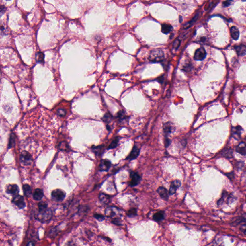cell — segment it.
I'll use <instances>...</instances> for the list:
<instances>
[{
	"instance_id": "cell-1",
	"label": "cell",
	"mask_w": 246,
	"mask_h": 246,
	"mask_svg": "<svg viewBox=\"0 0 246 246\" xmlns=\"http://www.w3.org/2000/svg\"><path fill=\"white\" fill-rule=\"evenodd\" d=\"M164 58V53L160 49L151 50L149 56V59L153 62H161L163 61Z\"/></svg>"
},
{
	"instance_id": "cell-2",
	"label": "cell",
	"mask_w": 246,
	"mask_h": 246,
	"mask_svg": "<svg viewBox=\"0 0 246 246\" xmlns=\"http://www.w3.org/2000/svg\"><path fill=\"white\" fill-rule=\"evenodd\" d=\"M105 214L106 216L113 218V219H119L121 217L122 211L118 208L111 206L105 210Z\"/></svg>"
},
{
	"instance_id": "cell-3",
	"label": "cell",
	"mask_w": 246,
	"mask_h": 246,
	"mask_svg": "<svg viewBox=\"0 0 246 246\" xmlns=\"http://www.w3.org/2000/svg\"><path fill=\"white\" fill-rule=\"evenodd\" d=\"M52 216V210L50 209H47V210L43 213H39L36 216V218L40 222L43 223L49 222L50 221Z\"/></svg>"
},
{
	"instance_id": "cell-4",
	"label": "cell",
	"mask_w": 246,
	"mask_h": 246,
	"mask_svg": "<svg viewBox=\"0 0 246 246\" xmlns=\"http://www.w3.org/2000/svg\"><path fill=\"white\" fill-rule=\"evenodd\" d=\"M20 161L25 166L31 165L32 162V157L31 154L26 151H23L20 156Z\"/></svg>"
},
{
	"instance_id": "cell-5",
	"label": "cell",
	"mask_w": 246,
	"mask_h": 246,
	"mask_svg": "<svg viewBox=\"0 0 246 246\" xmlns=\"http://www.w3.org/2000/svg\"><path fill=\"white\" fill-rule=\"evenodd\" d=\"M65 197V193L62 190L57 189L52 191V198L53 200L56 202H61L64 200Z\"/></svg>"
},
{
	"instance_id": "cell-6",
	"label": "cell",
	"mask_w": 246,
	"mask_h": 246,
	"mask_svg": "<svg viewBox=\"0 0 246 246\" xmlns=\"http://www.w3.org/2000/svg\"><path fill=\"white\" fill-rule=\"evenodd\" d=\"M12 202L19 209H23L25 207L26 203L24 198L21 195H17L15 196L13 199Z\"/></svg>"
},
{
	"instance_id": "cell-7",
	"label": "cell",
	"mask_w": 246,
	"mask_h": 246,
	"mask_svg": "<svg viewBox=\"0 0 246 246\" xmlns=\"http://www.w3.org/2000/svg\"><path fill=\"white\" fill-rule=\"evenodd\" d=\"M206 55L207 54L204 48L200 47L196 50L194 59L196 61H202L206 57Z\"/></svg>"
},
{
	"instance_id": "cell-8",
	"label": "cell",
	"mask_w": 246,
	"mask_h": 246,
	"mask_svg": "<svg viewBox=\"0 0 246 246\" xmlns=\"http://www.w3.org/2000/svg\"><path fill=\"white\" fill-rule=\"evenodd\" d=\"M131 180L130 185L134 187L139 184L141 180L140 176L136 172H132L130 174Z\"/></svg>"
},
{
	"instance_id": "cell-9",
	"label": "cell",
	"mask_w": 246,
	"mask_h": 246,
	"mask_svg": "<svg viewBox=\"0 0 246 246\" xmlns=\"http://www.w3.org/2000/svg\"><path fill=\"white\" fill-rule=\"evenodd\" d=\"M19 192V188L18 186L15 184L9 185L6 188V192L9 194L12 195L13 196L17 195Z\"/></svg>"
},
{
	"instance_id": "cell-10",
	"label": "cell",
	"mask_w": 246,
	"mask_h": 246,
	"mask_svg": "<svg viewBox=\"0 0 246 246\" xmlns=\"http://www.w3.org/2000/svg\"><path fill=\"white\" fill-rule=\"evenodd\" d=\"M140 150L136 146H134L132 151L126 158V160H127L131 161L134 159H136L139 154Z\"/></svg>"
},
{
	"instance_id": "cell-11",
	"label": "cell",
	"mask_w": 246,
	"mask_h": 246,
	"mask_svg": "<svg viewBox=\"0 0 246 246\" xmlns=\"http://www.w3.org/2000/svg\"><path fill=\"white\" fill-rule=\"evenodd\" d=\"M181 185V182L179 180H175V181H173L171 183L170 190H169L170 195H173L175 194L177 190L180 187Z\"/></svg>"
},
{
	"instance_id": "cell-12",
	"label": "cell",
	"mask_w": 246,
	"mask_h": 246,
	"mask_svg": "<svg viewBox=\"0 0 246 246\" xmlns=\"http://www.w3.org/2000/svg\"><path fill=\"white\" fill-rule=\"evenodd\" d=\"M157 192L158 193L161 198L163 199V200H168L170 194L166 188L163 187H159L157 190Z\"/></svg>"
},
{
	"instance_id": "cell-13",
	"label": "cell",
	"mask_w": 246,
	"mask_h": 246,
	"mask_svg": "<svg viewBox=\"0 0 246 246\" xmlns=\"http://www.w3.org/2000/svg\"><path fill=\"white\" fill-rule=\"evenodd\" d=\"M111 163L109 161L106 159H104L101 161L99 165V170L101 171H108L110 169Z\"/></svg>"
},
{
	"instance_id": "cell-14",
	"label": "cell",
	"mask_w": 246,
	"mask_h": 246,
	"mask_svg": "<svg viewBox=\"0 0 246 246\" xmlns=\"http://www.w3.org/2000/svg\"><path fill=\"white\" fill-rule=\"evenodd\" d=\"M236 151L243 155H246V144L241 142L236 147Z\"/></svg>"
},
{
	"instance_id": "cell-15",
	"label": "cell",
	"mask_w": 246,
	"mask_h": 246,
	"mask_svg": "<svg viewBox=\"0 0 246 246\" xmlns=\"http://www.w3.org/2000/svg\"><path fill=\"white\" fill-rule=\"evenodd\" d=\"M241 130L242 128L240 126H237L233 128L232 129V136L235 139H239L240 138Z\"/></svg>"
},
{
	"instance_id": "cell-16",
	"label": "cell",
	"mask_w": 246,
	"mask_h": 246,
	"mask_svg": "<svg viewBox=\"0 0 246 246\" xmlns=\"http://www.w3.org/2000/svg\"><path fill=\"white\" fill-rule=\"evenodd\" d=\"M163 128L164 133L166 136L169 135V134H170L171 132H172L173 129V126L170 122H167V123H165L163 125Z\"/></svg>"
},
{
	"instance_id": "cell-17",
	"label": "cell",
	"mask_w": 246,
	"mask_h": 246,
	"mask_svg": "<svg viewBox=\"0 0 246 246\" xmlns=\"http://www.w3.org/2000/svg\"><path fill=\"white\" fill-rule=\"evenodd\" d=\"M235 50L239 56H244L246 54V46L244 45H240L235 47Z\"/></svg>"
},
{
	"instance_id": "cell-18",
	"label": "cell",
	"mask_w": 246,
	"mask_h": 246,
	"mask_svg": "<svg viewBox=\"0 0 246 246\" xmlns=\"http://www.w3.org/2000/svg\"><path fill=\"white\" fill-rule=\"evenodd\" d=\"M43 197V192L40 188H37L35 190L33 193V198L35 200L39 201L42 199Z\"/></svg>"
},
{
	"instance_id": "cell-19",
	"label": "cell",
	"mask_w": 246,
	"mask_h": 246,
	"mask_svg": "<svg viewBox=\"0 0 246 246\" xmlns=\"http://www.w3.org/2000/svg\"><path fill=\"white\" fill-rule=\"evenodd\" d=\"M230 34L232 38L234 40H237L239 39V31L237 27L234 26L231 27V28H230Z\"/></svg>"
},
{
	"instance_id": "cell-20",
	"label": "cell",
	"mask_w": 246,
	"mask_h": 246,
	"mask_svg": "<svg viewBox=\"0 0 246 246\" xmlns=\"http://www.w3.org/2000/svg\"><path fill=\"white\" fill-rule=\"evenodd\" d=\"M99 199L102 203L107 204L110 202L111 197L108 195L105 194L104 193H101L99 195Z\"/></svg>"
},
{
	"instance_id": "cell-21",
	"label": "cell",
	"mask_w": 246,
	"mask_h": 246,
	"mask_svg": "<svg viewBox=\"0 0 246 246\" xmlns=\"http://www.w3.org/2000/svg\"><path fill=\"white\" fill-rule=\"evenodd\" d=\"M173 28L172 25L169 24H163L162 26V32L164 34H167L172 31Z\"/></svg>"
},
{
	"instance_id": "cell-22",
	"label": "cell",
	"mask_w": 246,
	"mask_h": 246,
	"mask_svg": "<svg viewBox=\"0 0 246 246\" xmlns=\"http://www.w3.org/2000/svg\"><path fill=\"white\" fill-rule=\"evenodd\" d=\"M47 203L45 202H40L38 204L39 213H43L47 210Z\"/></svg>"
},
{
	"instance_id": "cell-23",
	"label": "cell",
	"mask_w": 246,
	"mask_h": 246,
	"mask_svg": "<svg viewBox=\"0 0 246 246\" xmlns=\"http://www.w3.org/2000/svg\"><path fill=\"white\" fill-rule=\"evenodd\" d=\"M23 190L24 191V194L27 197H30L32 193V189L30 185L28 184L24 185L23 186Z\"/></svg>"
},
{
	"instance_id": "cell-24",
	"label": "cell",
	"mask_w": 246,
	"mask_h": 246,
	"mask_svg": "<svg viewBox=\"0 0 246 246\" xmlns=\"http://www.w3.org/2000/svg\"><path fill=\"white\" fill-rule=\"evenodd\" d=\"M199 16V14L196 15L194 18L192 19L190 21H188V22L186 23L185 24L183 25V27L185 29H187V28H190V27H191V26L193 25V24H194L195 21L197 19L198 17Z\"/></svg>"
},
{
	"instance_id": "cell-25",
	"label": "cell",
	"mask_w": 246,
	"mask_h": 246,
	"mask_svg": "<svg viewBox=\"0 0 246 246\" xmlns=\"http://www.w3.org/2000/svg\"><path fill=\"white\" fill-rule=\"evenodd\" d=\"M164 218V213L163 212H159L154 214L153 219L156 221H160Z\"/></svg>"
},
{
	"instance_id": "cell-26",
	"label": "cell",
	"mask_w": 246,
	"mask_h": 246,
	"mask_svg": "<svg viewBox=\"0 0 246 246\" xmlns=\"http://www.w3.org/2000/svg\"><path fill=\"white\" fill-rule=\"evenodd\" d=\"M36 60L37 62L40 64L44 63V55L41 52H38L36 54Z\"/></svg>"
},
{
	"instance_id": "cell-27",
	"label": "cell",
	"mask_w": 246,
	"mask_h": 246,
	"mask_svg": "<svg viewBox=\"0 0 246 246\" xmlns=\"http://www.w3.org/2000/svg\"><path fill=\"white\" fill-rule=\"evenodd\" d=\"M232 153H233L232 150L231 149H224L222 151V155L224 157H227V158L232 157Z\"/></svg>"
},
{
	"instance_id": "cell-28",
	"label": "cell",
	"mask_w": 246,
	"mask_h": 246,
	"mask_svg": "<svg viewBox=\"0 0 246 246\" xmlns=\"http://www.w3.org/2000/svg\"><path fill=\"white\" fill-rule=\"evenodd\" d=\"M103 146H99L97 147H95V148H93V151L94 153H95L97 155H101L103 151Z\"/></svg>"
},
{
	"instance_id": "cell-29",
	"label": "cell",
	"mask_w": 246,
	"mask_h": 246,
	"mask_svg": "<svg viewBox=\"0 0 246 246\" xmlns=\"http://www.w3.org/2000/svg\"><path fill=\"white\" fill-rule=\"evenodd\" d=\"M119 139L118 138H116V139H114L111 143L110 144L109 146L108 147V149H111L115 148L116 147L118 143Z\"/></svg>"
},
{
	"instance_id": "cell-30",
	"label": "cell",
	"mask_w": 246,
	"mask_h": 246,
	"mask_svg": "<svg viewBox=\"0 0 246 246\" xmlns=\"http://www.w3.org/2000/svg\"><path fill=\"white\" fill-rule=\"evenodd\" d=\"M112 118L113 117L110 114H106L105 116H104L103 120L106 123H109L111 121Z\"/></svg>"
},
{
	"instance_id": "cell-31",
	"label": "cell",
	"mask_w": 246,
	"mask_h": 246,
	"mask_svg": "<svg viewBox=\"0 0 246 246\" xmlns=\"http://www.w3.org/2000/svg\"><path fill=\"white\" fill-rule=\"evenodd\" d=\"M181 44V41L179 39H177L175 40V42H173V47L174 49L175 50L178 49V48L179 47Z\"/></svg>"
},
{
	"instance_id": "cell-32",
	"label": "cell",
	"mask_w": 246,
	"mask_h": 246,
	"mask_svg": "<svg viewBox=\"0 0 246 246\" xmlns=\"http://www.w3.org/2000/svg\"><path fill=\"white\" fill-rule=\"evenodd\" d=\"M117 117L120 120H122L123 119L125 118V117H126L125 111H123V110H121V111H120L119 112L118 114H117Z\"/></svg>"
},
{
	"instance_id": "cell-33",
	"label": "cell",
	"mask_w": 246,
	"mask_h": 246,
	"mask_svg": "<svg viewBox=\"0 0 246 246\" xmlns=\"http://www.w3.org/2000/svg\"><path fill=\"white\" fill-rule=\"evenodd\" d=\"M136 215V209H132L128 212V215L129 217H134Z\"/></svg>"
},
{
	"instance_id": "cell-34",
	"label": "cell",
	"mask_w": 246,
	"mask_h": 246,
	"mask_svg": "<svg viewBox=\"0 0 246 246\" xmlns=\"http://www.w3.org/2000/svg\"><path fill=\"white\" fill-rule=\"evenodd\" d=\"M57 114L60 116H64L66 114V111L64 109H59L57 111Z\"/></svg>"
},
{
	"instance_id": "cell-35",
	"label": "cell",
	"mask_w": 246,
	"mask_h": 246,
	"mask_svg": "<svg viewBox=\"0 0 246 246\" xmlns=\"http://www.w3.org/2000/svg\"><path fill=\"white\" fill-rule=\"evenodd\" d=\"M15 143V137L13 136V134H12L11 136L10 140V142H9V147H11L14 145Z\"/></svg>"
},
{
	"instance_id": "cell-36",
	"label": "cell",
	"mask_w": 246,
	"mask_h": 246,
	"mask_svg": "<svg viewBox=\"0 0 246 246\" xmlns=\"http://www.w3.org/2000/svg\"><path fill=\"white\" fill-rule=\"evenodd\" d=\"M94 217L95 218H96L99 221H103L104 219V217L103 215L98 214H95L94 215Z\"/></svg>"
},
{
	"instance_id": "cell-37",
	"label": "cell",
	"mask_w": 246,
	"mask_h": 246,
	"mask_svg": "<svg viewBox=\"0 0 246 246\" xmlns=\"http://www.w3.org/2000/svg\"><path fill=\"white\" fill-rule=\"evenodd\" d=\"M231 1H225L223 3V5H224V6L227 7V6H228L229 5H231Z\"/></svg>"
},
{
	"instance_id": "cell-38",
	"label": "cell",
	"mask_w": 246,
	"mask_h": 246,
	"mask_svg": "<svg viewBox=\"0 0 246 246\" xmlns=\"http://www.w3.org/2000/svg\"><path fill=\"white\" fill-rule=\"evenodd\" d=\"M170 143L171 141L169 139H168V138L165 139V147H168L170 144Z\"/></svg>"
},
{
	"instance_id": "cell-39",
	"label": "cell",
	"mask_w": 246,
	"mask_h": 246,
	"mask_svg": "<svg viewBox=\"0 0 246 246\" xmlns=\"http://www.w3.org/2000/svg\"><path fill=\"white\" fill-rule=\"evenodd\" d=\"M240 230L241 231L243 232L244 233V232L246 231V224H244V225H242L241 227H240Z\"/></svg>"
},
{
	"instance_id": "cell-40",
	"label": "cell",
	"mask_w": 246,
	"mask_h": 246,
	"mask_svg": "<svg viewBox=\"0 0 246 246\" xmlns=\"http://www.w3.org/2000/svg\"><path fill=\"white\" fill-rule=\"evenodd\" d=\"M0 9H1V10H0V11H1V15H2V13H3V12H5V6H3V5H2V6H1V8H0Z\"/></svg>"
},
{
	"instance_id": "cell-41",
	"label": "cell",
	"mask_w": 246,
	"mask_h": 246,
	"mask_svg": "<svg viewBox=\"0 0 246 246\" xmlns=\"http://www.w3.org/2000/svg\"><path fill=\"white\" fill-rule=\"evenodd\" d=\"M27 246H35V244L32 241H30L27 244Z\"/></svg>"
},
{
	"instance_id": "cell-42",
	"label": "cell",
	"mask_w": 246,
	"mask_h": 246,
	"mask_svg": "<svg viewBox=\"0 0 246 246\" xmlns=\"http://www.w3.org/2000/svg\"><path fill=\"white\" fill-rule=\"evenodd\" d=\"M242 218L245 221H246V214H243V216H242Z\"/></svg>"
},
{
	"instance_id": "cell-43",
	"label": "cell",
	"mask_w": 246,
	"mask_h": 246,
	"mask_svg": "<svg viewBox=\"0 0 246 246\" xmlns=\"http://www.w3.org/2000/svg\"><path fill=\"white\" fill-rule=\"evenodd\" d=\"M182 19H183L182 17V16H179L180 22V23L182 22V20H183Z\"/></svg>"
},
{
	"instance_id": "cell-44",
	"label": "cell",
	"mask_w": 246,
	"mask_h": 246,
	"mask_svg": "<svg viewBox=\"0 0 246 246\" xmlns=\"http://www.w3.org/2000/svg\"><path fill=\"white\" fill-rule=\"evenodd\" d=\"M244 233H245V235H246V231H245L244 232Z\"/></svg>"
}]
</instances>
